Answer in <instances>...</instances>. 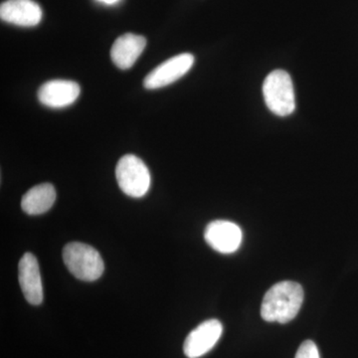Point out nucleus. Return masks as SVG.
Masks as SVG:
<instances>
[{"mask_svg": "<svg viewBox=\"0 0 358 358\" xmlns=\"http://www.w3.org/2000/svg\"><path fill=\"white\" fill-rule=\"evenodd\" d=\"M303 296V289L298 282H278L264 296L261 315L266 322L287 324L300 312Z\"/></svg>", "mask_w": 358, "mask_h": 358, "instance_id": "nucleus-1", "label": "nucleus"}, {"mask_svg": "<svg viewBox=\"0 0 358 358\" xmlns=\"http://www.w3.org/2000/svg\"><path fill=\"white\" fill-rule=\"evenodd\" d=\"M63 260L71 274L85 282L100 279L105 265L100 253L93 247L79 242L66 245Z\"/></svg>", "mask_w": 358, "mask_h": 358, "instance_id": "nucleus-2", "label": "nucleus"}, {"mask_svg": "<svg viewBox=\"0 0 358 358\" xmlns=\"http://www.w3.org/2000/svg\"><path fill=\"white\" fill-rule=\"evenodd\" d=\"M263 96L268 109L279 117H288L296 110L293 81L289 73L274 70L266 77Z\"/></svg>", "mask_w": 358, "mask_h": 358, "instance_id": "nucleus-3", "label": "nucleus"}, {"mask_svg": "<svg viewBox=\"0 0 358 358\" xmlns=\"http://www.w3.org/2000/svg\"><path fill=\"white\" fill-rule=\"evenodd\" d=\"M115 178L124 194L141 199L150 186V173L145 162L134 155L122 157L115 167Z\"/></svg>", "mask_w": 358, "mask_h": 358, "instance_id": "nucleus-4", "label": "nucleus"}, {"mask_svg": "<svg viewBox=\"0 0 358 358\" xmlns=\"http://www.w3.org/2000/svg\"><path fill=\"white\" fill-rule=\"evenodd\" d=\"M194 56L179 54L162 63L145 77L143 86L148 90L164 88L185 76L194 64Z\"/></svg>", "mask_w": 358, "mask_h": 358, "instance_id": "nucleus-5", "label": "nucleus"}, {"mask_svg": "<svg viewBox=\"0 0 358 358\" xmlns=\"http://www.w3.org/2000/svg\"><path fill=\"white\" fill-rule=\"evenodd\" d=\"M222 331V324L218 320H205L186 338L183 345L185 355L188 358L203 357L218 343Z\"/></svg>", "mask_w": 358, "mask_h": 358, "instance_id": "nucleus-6", "label": "nucleus"}, {"mask_svg": "<svg viewBox=\"0 0 358 358\" xmlns=\"http://www.w3.org/2000/svg\"><path fill=\"white\" fill-rule=\"evenodd\" d=\"M204 238L206 243L219 253L232 254L241 246L243 233L237 224L216 220L207 225Z\"/></svg>", "mask_w": 358, "mask_h": 358, "instance_id": "nucleus-7", "label": "nucleus"}, {"mask_svg": "<svg viewBox=\"0 0 358 358\" xmlns=\"http://www.w3.org/2000/svg\"><path fill=\"white\" fill-rule=\"evenodd\" d=\"M18 280L26 301L33 306L43 301V285L37 259L31 253L23 255L18 265Z\"/></svg>", "mask_w": 358, "mask_h": 358, "instance_id": "nucleus-8", "label": "nucleus"}, {"mask_svg": "<svg viewBox=\"0 0 358 358\" xmlns=\"http://www.w3.org/2000/svg\"><path fill=\"white\" fill-rule=\"evenodd\" d=\"M41 7L33 0H7L0 6V18L21 27H34L42 20Z\"/></svg>", "mask_w": 358, "mask_h": 358, "instance_id": "nucleus-9", "label": "nucleus"}, {"mask_svg": "<svg viewBox=\"0 0 358 358\" xmlns=\"http://www.w3.org/2000/svg\"><path fill=\"white\" fill-rule=\"evenodd\" d=\"M81 93L76 82L69 80H52L42 85L38 91V99L46 107L60 109L72 105Z\"/></svg>", "mask_w": 358, "mask_h": 358, "instance_id": "nucleus-10", "label": "nucleus"}, {"mask_svg": "<svg viewBox=\"0 0 358 358\" xmlns=\"http://www.w3.org/2000/svg\"><path fill=\"white\" fill-rule=\"evenodd\" d=\"M147 46V39L141 35H122L115 40L110 49V58L113 62L121 70H128L133 67L143 51Z\"/></svg>", "mask_w": 358, "mask_h": 358, "instance_id": "nucleus-11", "label": "nucleus"}, {"mask_svg": "<svg viewBox=\"0 0 358 358\" xmlns=\"http://www.w3.org/2000/svg\"><path fill=\"white\" fill-rule=\"evenodd\" d=\"M56 200V192L50 183L34 186L23 195L21 207L29 215H40L50 210Z\"/></svg>", "mask_w": 358, "mask_h": 358, "instance_id": "nucleus-12", "label": "nucleus"}, {"mask_svg": "<svg viewBox=\"0 0 358 358\" xmlns=\"http://www.w3.org/2000/svg\"><path fill=\"white\" fill-rule=\"evenodd\" d=\"M294 358H320L317 345L312 341H303Z\"/></svg>", "mask_w": 358, "mask_h": 358, "instance_id": "nucleus-13", "label": "nucleus"}, {"mask_svg": "<svg viewBox=\"0 0 358 358\" xmlns=\"http://www.w3.org/2000/svg\"><path fill=\"white\" fill-rule=\"evenodd\" d=\"M99 1L103 2L106 4H115L119 2L120 0H99Z\"/></svg>", "mask_w": 358, "mask_h": 358, "instance_id": "nucleus-14", "label": "nucleus"}]
</instances>
